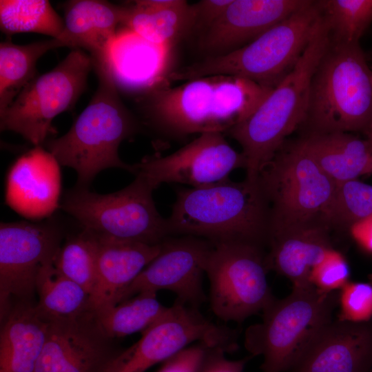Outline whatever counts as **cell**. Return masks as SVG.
Returning <instances> with one entry per match:
<instances>
[{"instance_id":"5","label":"cell","mask_w":372,"mask_h":372,"mask_svg":"<svg viewBox=\"0 0 372 372\" xmlns=\"http://www.w3.org/2000/svg\"><path fill=\"white\" fill-rule=\"evenodd\" d=\"M372 120V78L359 43L331 40L312 77L309 133L365 132Z\"/></svg>"},{"instance_id":"16","label":"cell","mask_w":372,"mask_h":372,"mask_svg":"<svg viewBox=\"0 0 372 372\" xmlns=\"http://www.w3.org/2000/svg\"><path fill=\"white\" fill-rule=\"evenodd\" d=\"M49 320L35 372H101L122 349L104 332L94 311Z\"/></svg>"},{"instance_id":"42","label":"cell","mask_w":372,"mask_h":372,"mask_svg":"<svg viewBox=\"0 0 372 372\" xmlns=\"http://www.w3.org/2000/svg\"><path fill=\"white\" fill-rule=\"evenodd\" d=\"M371 78H372V69H371Z\"/></svg>"},{"instance_id":"39","label":"cell","mask_w":372,"mask_h":372,"mask_svg":"<svg viewBox=\"0 0 372 372\" xmlns=\"http://www.w3.org/2000/svg\"><path fill=\"white\" fill-rule=\"evenodd\" d=\"M349 228L358 245L365 251L372 254V215L355 223Z\"/></svg>"},{"instance_id":"34","label":"cell","mask_w":372,"mask_h":372,"mask_svg":"<svg viewBox=\"0 0 372 372\" xmlns=\"http://www.w3.org/2000/svg\"><path fill=\"white\" fill-rule=\"evenodd\" d=\"M341 320L362 323L372 317V285L347 282L340 298Z\"/></svg>"},{"instance_id":"15","label":"cell","mask_w":372,"mask_h":372,"mask_svg":"<svg viewBox=\"0 0 372 372\" xmlns=\"http://www.w3.org/2000/svg\"><path fill=\"white\" fill-rule=\"evenodd\" d=\"M212 247L198 237H167L159 254L123 290L116 304L141 292L165 289L175 293L178 302L198 308L206 300L203 280Z\"/></svg>"},{"instance_id":"41","label":"cell","mask_w":372,"mask_h":372,"mask_svg":"<svg viewBox=\"0 0 372 372\" xmlns=\"http://www.w3.org/2000/svg\"><path fill=\"white\" fill-rule=\"evenodd\" d=\"M369 372H372V367H371V369L369 370Z\"/></svg>"},{"instance_id":"6","label":"cell","mask_w":372,"mask_h":372,"mask_svg":"<svg viewBox=\"0 0 372 372\" xmlns=\"http://www.w3.org/2000/svg\"><path fill=\"white\" fill-rule=\"evenodd\" d=\"M318 1L296 11L247 45L169 74V81L234 76L273 89L293 70L321 17Z\"/></svg>"},{"instance_id":"13","label":"cell","mask_w":372,"mask_h":372,"mask_svg":"<svg viewBox=\"0 0 372 372\" xmlns=\"http://www.w3.org/2000/svg\"><path fill=\"white\" fill-rule=\"evenodd\" d=\"M64 236L52 216L38 223H1L0 320L13 304L34 302L38 275L54 263Z\"/></svg>"},{"instance_id":"14","label":"cell","mask_w":372,"mask_h":372,"mask_svg":"<svg viewBox=\"0 0 372 372\" xmlns=\"http://www.w3.org/2000/svg\"><path fill=\"white\" fill-rule=\"evenodd\" d=\"M132 167L154 189L171 183L200 187L228 179L233 170L245 169L246 161L224 134L205 132L169 155L146 156Z\"/></svg>"},{"instance_id":"38","label":"cell","mask_w":372,"mask_h":372,"mask_svg":"<svg viewBox=\"0 0 372 372\" xmlns=\"http://www.w3.org/2000/svg\"><path fill=\"white\" fill-rule=\"evenodd\" d=\"M227 352L218 347H208L198 372H244L245 367L253 356L238 360H229Z\"/></svg>"},{"instance_id":"12","label":"cell","mask_w":372,"mask_h":372,"mask_svg":"<svg viewBox=\"0 0 372 372\" xmlns=\"http://www.w3.org/2000/svg\"><path fill=\"white\" fill-rule=\"evenodd\" d=\"M260 247L245 242L213 245L205 270L211 311L225 322H241L274 299Z\"/></svg>"},{"instance_id":"9","label":"cell","mask_w":372,"mask_h":372,"mask_svg":"<svg viewBox=\"0 0 372 372\" xmlns=\"http://www.w3.org/2000/svg\"><path fill=\"white\" fill-rule=\"evenodd\" d=\"M258 180L271 204L269 232L323 221L336 187L300 140L279 149Z\"/></svg>"},{"instance_id":"20","label":"cell","mask_w":372,"mask_h":372,"mask_svg":"<svg viewBox=\"0 0 372 372\" xmlns=\"http://www.w3.org/2000/svg\"><path fill=\"white\" fill-rule=\"evenodd\" d=\"M127 8L101 0H73L64 4V28L59 38L72 49L90 52L94 61H107Z\"/></svg>"},{"instance_id":"7","label":"cell","mask_w":372,"mask_h":372,"mask_svg":"<svg viewBox=\"0 0 372 372\" xmlns=\"http://www.w3.org/2000/svg\"><path fill=\"white\" fill-rule=\"evenodd\" d=\"M331 292L312 283L293 287L282 300L273 299L262 311L261 322L245 331V346L263 358L262 372H285L300 361L318 333L330 322Z\"/></svg>"},{"instance_id":"1","label":"cell","mask_w":372,"mask_h":372,"mask_svg":"<svg viewBox=\"0 0 372 372\" xmlns=\"http://www.w3.org/2000/svg\"><path fill=\"white\" fill-rule=\"evenodd\" d=\"M169 236H189L212 245L268 240L270 207L258 180L229 178L214 184L179 188L166 218Z\"/></svg>"},{"instance_id":"22","label":"cell","mask_w":372,"mask_h":372,"mask_svg":"<svg viewBox=\"0 0 372 372\" xmlns=\"http://www.w3.org/2000/svg\"><path fill=\"white\" fill-rule=\"evenodd\" d=\"M36 303L16 302L0 320V372H35L50 324Z\"/></svg>"},{"instance_id":"4","label":"cell","mask_w":372,"mask_h":372,"mask_svg":"<svg viewBox=\"0 0 372 372\" xmlns=\"http://www.w3.org/2000/svg\"><path fill=\"white\" fill-rule=\"evenodd\" d=\"M330 41L329 27L321 15L293 70L249 116L227 132L242 147L247 180H258L260 171L282 146L286 137L303 123L311 81Z\"/></svg>"},{"instance_id":"32","label":"cell","mask_w":372,"mask_h":372,"mask_svg":"<svg viewBox=\"0 0 372 372\" xmlns=\"http://www.w3.org/2000/svg\"><path fill=\"white\" fill-rule=\"evenodd\" d=\"M318 4L333 42L359 43L372 22V0H322Z\"/></svg>"},{"instance_id":"27","label":"cell","mask_w":372,"mask_h":372,"mask_svg":"<svg viewBox=\"0 0 372 372\" xmlns=\"http://www.w3.org/2000/svg\"><path fill=\"white\" fill-rule=\"evenodd\" d=\"M65 47L59 39L17 45L10 40L0 43V112L37 75L38 60L47 52Z\"/></svg>"},{"instance_id":"30","label":"cell","mask_w":372,"mask_h":372,"mask_svg":"<svg viewBox=\"0 0 372 372\" xmlns=\"http://www.w3.org/2000/svg\"><path fill=\"white\" fill-rule=\"evenodd\" d=\"M0 28L8 36L34 32L59 39L64 22L49 1L1 0Z\"/></svg>"},{"instance_id":"10","label":"cell","mask_w":372,"mask_h":372,"mask_svg":"<svg viewBox=\"0 0 372 372\" xmlns=\"http://www.w3.org/2000/svg\"><path fill=\"white\" fill-rule=\"evenodd\" d=\"M92 68L90 55L72 49L55 68L32 80L0 112L1 130L19 134L34 146H43L56 133L54 118L72 108L85 91Z\"/></svg>"},{"instance_id":"21","label":"cell","mask_w":372,"mask_h":372,"mask_svg":"<svg viewBox=\"0 0 372 372\" xmlns=\"http://www.w3.org/2000/svg\"><path fill=\"white\" fill-rule=\"evenodd\" d=\"M99 241L96 279L90 295L94 312L115 305L123 290L159 254L162 245Z\"/></svg>"},{"instance_id":"3","label":"cell","mask_w":372,"mask_h":372,"mask_svg":"<svg viewBox=\"0 0 372 372\" xmlns=\"http://www.w3.org/2000/svg\"><path fill=\"white\" fill-rule=\"evenodd\" d=\"M93 65L98 87L88 105L67 133L49 138L43 145L60 165L76 171V186L87 188L101 171L107 168L133 173L132 165L120 158L118 147L139 130L119 97L108 61H93Z\"/></svg>"},{"instance_id":"37","label":"cell","mask_w":372,"mask_h":372,"mask_svg":"<svg viewBox=\"0 0 372 372\" xmlns=\"http://www.w3.org/2000/svg\"><path fill=\"white\" fill-rule=\"evenodd\" d=\"M232 0H202L190 6L191 28L206 30L223 14Z\"/></svg>"},{"instance_id":"35","label":"cell","mask_w":372,"mask_h":372,"mask_svg":"<svg viewBox=\"0 0 372 372\" xmlns=\"http://www.w3.org/2000/svg\"><path fill=\"white\" fill-rule=\"evenodd\" d=\"M349 267L344 256L331 249L311 271L310 282L319 289L332 292L348 282Z\"/></svg>"},{"instance_id":"25","label":"cell","mask_w":372,"mask_h":372,"mask_svg":"<svg viewBox=\"0 0 372 372\" xmlns=\"http://www.w3.org/2000/svg\"><path fill=\"white\" fill-rule=\"evenodd\" d=\"M336 183L372 172V144L349 132L311 133L300 140Z\"/></svg>"},{"instance_id":"17","label":"cell","mask_w":372,"mask_h":372,"mask_svg":"<svg viewBox=\"0 0 372 372\" xmlns=\"http://www.w3.org/2000/svg\"><path fill=\"white\" fill-rule=\"evenodd\" d=\"M310 0H232L203 33L200 47L209 56L224 54L251 42L307 6Z\"/></svg>"},{"instance_id":"19","label":"cell","mask_w":372,"mask_h":372,"mask_svg":"<svg viewBox=\"0 0 372 372\" xmlns=\"http://www.w3.org/2000/svg\"><path fill=\"white\" fill-rule=\"evenodd\" d=\"M372 367V329L340 320L316 336L294 372H369Z\"/></svg>"},{"instance_id":"2","label":"cell","mask_w":372,"mask_h":372,"mask_svg":"<svg viewBox=\"0 0 372 372\" xmlns=\"http://www.w3.org/2000/svg\"><path fill=\"white\" fill-rule=\"evenodd\" d=\"M273 89L242 78L214 75L147 92L150 122L174 136L227 132L245 120Z\"/></svg>"},{"instance_id":"36","label":"cell","mask_w":372,"mask_h":372,"mask_svg":"<svg viewBox=\"0 0 372 372\" xmlns=\"http://www.w3.org/2000/svg\"><path fill=\"white\" fill-rule=\"evenodd\" d=\"M208 347L195 342L164 361L157 372H198Z\"/></svg>"},{"instance_id":"40","label":"cell","mask_w":372,"mask_h":372,"mask_svg":"<svg viewBox=\"0 0 372 372\" xmlns=\"http://www.w3.org/2000/svg\"><path fill=\"white\" fill-rule=\"evenodd\" d=\"M364 133L367 136V140L372 144V120Z\"/></svg>"},{"instance_id":"31","label":"cell","mask_w":372,"mask_h":372,"mask_svg":"<svg viewBox=\"0 0 372 372\" xmlns=\"http://www.w3.org/2000/svg\"><path fill=\"white\" fill-rule=\"evenodd\" d=\"M99 250L98 238L81 228L80 231L66 236L54 265L91 295L96 279Z\"/></svg>"},{"instance_id":"26","label":"cell","mask_w":372,"mask_h":372,"mask_svg":"<svg viewBox=\"0 0 372 372\" xmlns=\"http://www.w3.org/2000/svg\"><path fill=\"white\" fill-rule=\"evenodd\" d=\"M126 8L123 25L156 45L168 47L192 25L190 6L184 0H139Z\"/></svg>"},{"instance_id":"8","label":"cell","mask_w":372,"mask_h":372,"mask_svg":"<svg viewBox=\"0 0 372 372\" xmlns=\"http://www.w3.org/2000/svg\"><path fill=\"white\" fill-rule=\"evenodd\" d=\"M154 190L139 176L107 194L75 186L65 193L60 207L99 240L156 245L169 235L167 219L155 205Z\"/></svg>"},{"instance_id":"29","label":"cell","mask_w":372,"mask_h":372,"mask_svg":"<svg viewBox=\"0 0 372 372\" xmlns=\"http://www.w3.org/2000/svg\"><path fill=\"white\" fill-rule=\"evenodd\" d=\"M156 293L145 291L114 306L94 312L104 332L112 339L143 331L159 320L168 307L157 299Z\"/></svg>"},{"instance_id":"18","label":"cell","mask_w":372,"mask_h":372,"mask_svg":"<svg viewBox=\"0 0 372 372\" xmlns=\"http://www.w3.org/2000/svg\"><path fill=\"white\" fill-rule=\"evenodd\" d=\"M60 164L43 146L19 157L7 174L6 203L26 218L51 217L60 207Z\"/></svg>"},{"instance_id":"28","label":"cell","mask_w":372,"mask_h":372,"mask_svg":"<svg viewBox=\"0 0 372 372\" xmlns=\"http://www.w3.org/2000/svg\"><path fill=\"white\" fill-rule=\"evenodd\" d=\"M36 293L37 308L48 319L72 318L94 311L90 293L59 272L54 263L39 272Z\"/></svg>"},{"instance_id":"23","label":"cell","mask_w":372,"mask_h":372,"mask_svg":"<svg viewBox=\"0 0 372 372\" xmlns=\"http://www.w3.org/2000/svg\"><path fill=\"white\" fill-rule=\"evenodd\" d=\"M271 252L266 258L271 266L287 277L293 287L310 282V273L332 248L324 225L295 227L269 232Z\"/></svg>"},{"instance_id":"11","label":"cell","mask_w":372,"mask_h":372,"mask_svg":"<svg viewBox=\"0 0 372 372\" xmlns=\"http://www.w3.org/2000/svg\"><path fill=\"white\" fill-rule=\"evenodd\" d=\"M194 342L218 347L227 353L238 348L233 329L211 322L198 308L176 300L136 342L121 349L101 372H145Z\"/></svg>"},{"instance_id":"24","label":"cell","mask_w":372,"mask_h":372,"mask_svg":"<svg viewBox=\"0 0 372 372\" xmlns=\"http://www.w3.org/2000/svg\"><path fill=\"white\" fill-rule=\"evenodd\" d=\"M168 47L152 44L128 30L118 32L108 55V64L118 88L148 91L161 83Z\"/></svg>"},{"instance_id":"33","label":"cell","mask_w":372,"mask_h":372,"mask_svg":"<svg viewBox=\"0 0 372 372\" xmlns=\"http://www.w3.org/2000/svg\"><path fill=\"white\" fill-rule=\"evenodd\" d=\"M372 215V185L357 179L336 183L324 223L349 226Z\"/></svg>"}]
</instances>
